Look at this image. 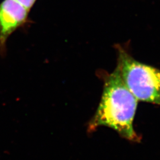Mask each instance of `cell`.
Listing matches in <instances>:
<instances>
[{
	"label": "cell",
	"mask_w": 160,
	"mask_h": 160,
	"mask_svg": "<svg viewBox=\"0 0 160 160\" xmlns=\"http://www.w3.org/2000/svg\"><path fill=\"white\" fill-rule=\"evenodd\" d=\"M103 77V94L88 131L92 132L99 126H108L126 139L139 142L141 138L133 126L137 99L127 88L116 68L112 73H106Z\"/></svg>",
	"instance_id": "obj_1"
},
{
	"label": "cell",
	"mask_w": 160,
	"mask_h": 160,
	"mask_svg": "<svg viewBox=\"0 0 160 160\" xmlns=\"http://www.w3.org/2000/svg\"><path fill=\"white\" fill-rule=\"evenodd\" d=\"M118 65L125 84L138 101L160 106V69L140 62L120 45Z\"/></svg>",
	"instance_id": "obj_2"
},
{
	"label": "cell",
	"mask_w": 160,
	"mask_h": 160,
	"mask_svg": "<svg viewBox=\"0 0 160 160\" xmlns=\"http://www.w3.org/2000/svg\"><path fill=\"white\" fill-rule=\"evenodd\" d=\"M29 10L16 0H4L0 3V53L4 55L7 39L24 25Z\"/></svg>",
	"instance_id": "obj_3"
},
{
	"label": "cell",
	"mask_w": 160,
	"mask_h": 160,
	"mask_svg": "<svg viewBox=\"0 0 160 160\" xmlns=\"http://www.w3.org/2000/svg\"><path fill=\"white\" fill-rule=\"evenodd\" d=\"M20 4L30 10V8L34 5L36 0H16Z\"/></svg>",
	"instance_id": "obj_4"
}]
</instances>
